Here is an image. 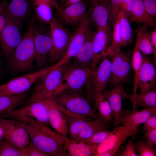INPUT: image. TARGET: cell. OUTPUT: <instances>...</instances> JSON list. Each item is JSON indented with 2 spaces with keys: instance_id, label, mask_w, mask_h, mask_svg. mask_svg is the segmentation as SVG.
I'll return each instance as SVG.
<instances>
[{
  "instance_id": "cell-1",
  "label": "cell",
  "mask_w": 156,
  "mask_h": 156,
  "mask_svg": "<svg viewBox=\"0 0 156 156\" xmlns=\"http://www.w3.org/2000/svg\"><path fill=\"white\" fill-rule=\"evenodd\" d=\"M20 122L31 142L47 156H68L64 146L67 137L53 130L48 125L37 120H29L25 122Z\"/></svg>"
},
{
  "instance_id": "cell-2",
  "label": "cell",
  "mask_w": 156,
  "mask_h": 156,
  "mask_svg": "<svg viewBox=\"0 0 156 156\" xmlns=\"http://www.w3.org/2000/svg\"><path fill=\"white\" fill-rule=\"evenodd\" d=\"M34 27V21L32 20L21 42L10 56V66L14 71L25 72L33 66L35 60L33 40Z\"/></svg>"
},
{
  "instance_id": "cell-3",
  "label": "cell",
  "mask_w": 156,
  "mask_h": 156,
  "mask_svg": "<svg viewBox=\"0 0 156 156\" xmlns=\"http://www.w3.org/2000/svg\"><path fill=\"white\" fill-rule=\"evenodd\" d=\"M139 127L126 122L115 128L107 138L97 145L94 156H113L129 137H135L139 132Z\"/></svg>"
},
{
  "instance_id": "cell-4",
  "label": "cell",
  "mask_w": 156,
  "mask_h": 156,
  "mask_svg": "<svg viewBox=\"0 0 156 156\" xmlns=\"http://www.w3.org/2000/svg\"><path fill=\"white\" fill-rule=\"evenodd\" d=\"M79 92L66 90L52 98L57 104L71 112L93 119L98 118L88 99Z\"/></svg>"
},
{
  "instance_id": "cell-5",
  "label": "cell",
  "mask_w": 156,
  "mask_h": 156,
  "mask_svg": "<svg viewBox=\"0 0 156 156\" xmlns=\"http://www.w3.org/2000/svg\"><path fill=\"white\" fill-rule=\"evenodd\" d=\"M68 65L53 70L39 81L30 97L29 103L52 98L60 84Z\"/></svg>"
},
{
  "instance_id": "cell-6",
  "label": "cell",
  "mask_w": 156,
  "mask_h": 156,
  "mask_svg": "<svg viewBox=\"0 0 156 156\" xmlns=\"http://www.w3.org/2000/svg\"><path fill=\"white\" fill-rule=\"evenodd\" d=\"M49 25L52 46L49 56L53 63L59 60L65 54L72 35L56 18H54Z\"/></svg>"
},
{
  "instance_id": "cell-7",
  "label": "cell",
  "mask_w": 156,
  "mask_h": 156,
  "mask_svg": "<svg viewBox=\"0 0 156 156\" xmlns=\"http://www.w3.org/2000/svg\"><path fill=\"white\" fill-rule=\"evenodd\" d=\"M92 74L90 67H82L76 64L68 66L53 97L66 90L80 91L89 80L92 79Z\"/></svg>"
},
{
  "instance_id": "cell-8",
  "label": "cell",
  "mask_w": 156,
  "mask_h": 156,
  "mask_svg": "<svg viewBox=\"0 0 156 156\" xmlns=\"http://www.w3.org/2000/svg\"><path fill=\"white\" fill-rule=\"evenodd\" d=\"M54 65L33 73L13 78L5 83L0 90V96L25 93L34 83L38 82L48 73L55 69Z\"/></svg>"
},
{
  "instance_id": "cell-9",
  "label": "cell",
  "mask_w": 156,
  "mask_h": 156,
  "mask_svg": "<svg viewBox=\"0 0 156 156\" xmlns=\"http://www.w3.org/2000/svg\"><path fill=\"white\" fill-rule=\"evenodd\" d=\"M0 117L25 122L33 120L49 125L47 108L42 101L34 102L19 109H15L0 115Z\"/></svg>"
},
{
  "instance_id": "cell-10",
  "label": "cell",
  "mask_w": 156,
  "mask_h": 156,
  "mask_svg": "<svg viewBox=\"0 0 156 156\" xmlns=\"http://www.w3.org/2000/svg\"><path fill=\"white\" fill-rule=\"evenodd\" d=\"M7 14V21L0 36V42L3 54L8 56L12 54L23 37L20 22Z\"/></svg>"
},
{
  "instance_id": "cell-11",
  "label": "cell",
  "mask_w": 156,
  "mask_h": 156,
  "mask_svg": "<svg viewBox=\"0 0 156 156\" xmlns=\"http://www.w3.org/2000/svg\"><path fill=\"white\" fill-rule=\"evenodd\" d=\"M131 54L121 50L112 56L111 73L109 83L113 87L124 83L131 70Z\"/></svg>"
},
{
  "instance_id": "cell-12",
  "label": "cell",
  "mask_w": 156,
  "mask_h": 156,
  "mask_svg": "<svg viewBox=\"0 0 156 156\" xmlns=\"http://www.w3.org/2000/svg\"><path fill=\"white\" fill-rule=\"evenodd\" d=\"M0 127L5 138L20 147H26L29 141V136L20 121L0 117Z\"/></svg>"
},
{
  "instance_id": "cell-13",
  "label": "cell",
  "mask_w": 156,
  "mask_h": 156,
  "mask_svg": "<svg viewBox=\"0 0 156 156\" xmlns=\"http://www.w3.org/2000/svg\"><path fill=\"white\" fill-rule=\"evenodd\" d=\"M90 21L88 14L78 25L72 35L67 50L64 56L57 62L60 67L68 64L70 60L75 57L83 44L90 29Z\"/></svg>"
},
{
  "instance_id": "cell-14",
  "label": "cell",
  "mask_w": 156,
  "mask_h": 156,
  "mask_svg": "<svg viewBox=\"0 0 156 156\" xmlns=\"http://www.w3.org/2000/svg\"><path fill=\"white\" fill-rule=\"evenodd\" d=\"M35 49V60L38 66L44 64L49 55L52 48V41L50 31L36 27L33 33Z\"/></svg>"
},
{
  "instance_id": "cell-15",
  "label": "cell",
  "mask_w": 156,
  "mask_h": 156,
  "mask_svg": "<svg viewBox=\"0 0 156 156\" xmlns=\"http://www.w3.org/2000/svg\"><path fill=\"white\" fill-rule=\"evenodd\" d=\"M112 39L111 25L106 27L97 28L93 42L94 57L91 65L92 72L95 70L107 51Z\"/></svg>"
},
{
  "instance_id": "cell-16",
  "label": "cell",
  "mask_w": 156,
  "mask_h": 156,
  "mask_svg": "<svg viewBox=\"0 0 156 156\" xmlns=\"http://www.w3.org/2000/svg\"><path fill=\"white\" fill-rule=\"evenodd\" d=\"M112 56L104 55L92 72V82L94 88V94L102 92L106 88L111 73Z\"/></svg>"
},
{
  "instance_id": "cell-17",
  "label": "cell",
  "mask_w": 156,
  "mask_h": 156,
  "mask_svg": "<svg viewBox=\"0 0 156 156\" xmlns=\"http://www.w3.org/2000/svg\"><path fill=\"white\" fill-rule=\"evenodd\" d=\"M103 93L111 106L115 125L118 126L122 112L123 101L125 99L129 100L131 94L125 91L122 84L117 85L111 89L104 90Z\"/></svg>"
},
{
  "instance_id": "cell-18",
  "label": "cell",
  "mask_w": 156,
  "mask_h": 156,
  "mask_svg": "<svg viewBox=\"0 0 156 156\" xmlns=\"http://www.w3.org/2000/svg\"><path fill=\"white\" fill-rule=\"evenodd\" d=\"M41 101L44 103L47 108L49 125L56 132L67 137L69 129L66 119L53 99L50 98Z\"/></svg>"
},
{
  "instance_id": "cell-19",
  "label": "cell",
  "mask_w": 156,
  "mask_h": 156,
  "mask_svg": "<svg viewBox=\"0 0 156 156\" xmlns=\"http://www.w3.org/2000/svg\"><path fill=\"white\" fill-rule=\"evenodd\" d=\"M109 0H89V10L88 14L90 22L98 27H107L111 25L108 16Z\"/></svg>"
},
{
  "instance_id": "cell-20",
  "label": "cell",
  "mask_w": 156,
  "mask_h": 156,
  "mask_svg": "<svg viewBox=\"0 0 156 156\" xmlns=\"http://www.w3.org/2000/svg\"><path fill=\"white\" fill-rule=\"evenodd\" d=\"M156 83L155 67L146 56L143 55L138 84L140 93L144 94L153 90L155 88Z\"/></svg>"
},
{
  "instance_id": "cell-21",
  "label": "cell",
  "mask_w": 156,
  "mask_h": 156,
  "mask_svg": "<svg viewBox=\"0 0 156 156\" xmlns=\"http://www.w3.org/2000/svg\"><path fill=\"white\" fill-rule=\"evenodd\" d=\"M87 14L86 4L81 1L62 8L58 14L63 23L74 25L79 24Z\"/></svg>"
},
{
  "instance_id": "cell-22",
  "label": "cell",
  "mask_w": 156,
  "mask_h": 156,
  "mask_svg": "<svg viewBox=\"0 0 156 156\" xmlns=\"http://www.w3.org/2000/svg\"><path fill=\"white\" fill-rule=\"evenodd\" d=\"M56 104L66 119L70 139L76 140L79 133L84 129L91 118L71 112Z\"/></svg>"
},
{
  "instance_id": "cell-23",
  "label": "cell",
  "mask_w": 156,
  "mask_h": 156,
  "mask_svg": "<svg viewBox=\"0 0 156 156\" xmlns=\"http://www.w3.org/2000/svg\"><path fill=\"white\" fill-rule=\"evenodd\" d=\"M95 33L90 29L83 44L75 57V64L77 65L91 68L94 57L93 42Z\"/></svg>"
},
{
  "instance_id": "cell-24",
  "label": "cell",
  "mask_w": 156,
  "mask_h": 156,
  "mask_svg": "<svg viewBox=\"0 0 156 156\" xmlns=\"http://www.w3.org/2000/svg\"><path fill=\"white\" fill-rule=\"evenodd\" d=\"M155 115H156V107L144 109L140 111L137 110L127 111L125 113H122L119 119L118 124L122 125L128 122L139 127Z\"/></svg>"
},
{
  "instance_id": "cell-25",
  "label": "cell",
  "mask_w": 156,
  "mask_h": 156,
  "mask_svg": "<svg viewBox=\"0 0 156 156\" xmlns=\"http://www.w3.org/2000/svg\"><path fill=\"white\" fill-rule=\"evenodd\" d=\"M97 146L82 142H77L67 138L64 144L68 156H94Z\"/></svg>"
},
{
  "instance_id": "cell-26",
  "label": "cell",
  "mask_w": 156,
  "mask_h": 156,
  "mask_svg": "<svg viewBox=\"0 0 156 156\" xmlns=\"http://www.w3.org/2000/svg\"><path fill=\"white\" fill-rule=\"evenodd\" d=\"M149 27L144 24L139 26L136 29L137 33L135 44L144 56L153 54L156 60V51L153 48L150 37V33L147 30Z\"/></svg>"
},
{
  "instance_id": "cell-27",
  "label": "cell",
  "mask_w": 156,
  "mask_h": 156,
  "mask_svg": "<svg viewBox=\"0 0 156 156\" xmlns=\"http://www.w3.org/2000/svg\"><path fill=\"white\" fill-rule=\"evenodd\" d=\"M130 23L135 22L138 25L143 23L149 27L155 25V20L146 11L142 0H135L130 18Z\"/></svg>"
},
{
  "instance_id": "cell-28",
  "label": "cell",
  "mask_w": 156,
  "mask_h": 156,
  "mask_svg": "<svg viewBox=\"0 0 156 156\" xmlns=\"http://www.w3.org/2000/svg\"><path fill=\"white\" fill-rule=\"evenodd\" d=\"M6 13L8 15L20 21L28 14L29 8L27 0H11L8 3L3 1Z\"/></svg>"
},
{
  "instance_id": "cell-29",
  "label": "cell",
  "mask_w": 156,
  "mask_h": 156,
  "mask_svg": "<svg viewBox=\"0 0 156 156\" xmlns=\"http://www.w3.org/2000/svg\"><path fill=\"white\" fill-rule=\"evenodd\" d=\"M117 16L119 19L122 47H126L133 42L134 31L129 19L122 10L119 9Z\"/></svg>"
},
{
  "instance_id": "cell-30",
  "label": "cell",
  "mask_w": 156,
  "mask_h": 156,
  "mask_svg": "<svg viewBox=\"0 0 156 156\" xmlns=\"http://www.w3.org/2000/svg\"><path fill=\"white\" fill-rule=\"evenodd\" d=\"M130 100L133 103V110H137L138 106L144 109L156 107V88L144 94L137 93Z\"/></svg>"
},
{
  "instance_id": "cell-31",
  "label": "cell",
  "mask_w": 156,
  "mask_h": 156,
  "mask_svg": "<svg viewBox=\"0 0 156 156\" xmlns=\"http://www.w3.org/2000/svg\"><path fill=\"white\" fill-rule=\"evenodd\" d=\"M108 123L99 117L91 118L75 141L77 142L88 138L98 132L105 130Z\"/></svg>"
},
{
  "instance_id": "cell-32",
  "label": "cell",
  "mask_w": 156,
  "mask_h": 156,
  "mask_svg": "<svg viewBox=\"0 0 156 156\" xmlns=\"http://www.w3.org/2000/svg\"><path fill=\"white\" fill-rule=\"evenodd\" d=\"M35 13L41 22L49 24L54 18L51 5L48 0H34Z\"/></svg>"
},
{
  "instance_id": "cell-33",
  "label": "cell",
  "mask_w": 156,
  "mask_h": 156,
  "mask_svg": "<svg viewBox=\"0 0 156 156\" xmlns=\"http://www.w3.org/2000/svg\"><path fill=\"white\" fill-rule=\"evenodd\" d=\"M94 97L99 112V117L107 123L111 122L113 118L112 109L103 92L95 94Z\"/></svg>"
},
{
  "instance_id": "cell-34",
  "label": "cell",
  "mask_w": 156,
  "mask_h": 156,
  "mask_svg": "<svg viewBox=\"0 0 156 156\" xmlns=\"http://www.w3.org/2000/svg\"><path fill=\"white\" fill-rule=\"evenodd\" d=\"M25 97V93L0 96V115L16 109L22 104Z\"/></svg>"
},
{
  "instance_id": "cell-35",
  "label": "cell",
  "mask_w": 156,
  "mask_h": 156,
  "mask_svg": "<svg viewBox=\"0 0 156 156\" xmlns=\"http://www.w3.org/2000/svg\"><path fill=\"white\" fill-rule=\"evenodd\" d=\"M143 59V55L135 44L131 60V66L134 72V76L133 92L131 94V98L134 96L137 93L139 74Z\"/></svg>"
},
{
  "instance_id": "cell-36",
  "label": "cell",
  "mask_w": 156,
  "mask_h": 156,
  "mask_svg": "<svg viewBox=\"0 0 156 156\" xmlns=\"http://www.w3.org/2000/svg\"><path fill=\"white\" fill-rule=\"evenodd\" d=\"M0 156H27V148L19 147L6 139H2L0 142Z\"/></svg>"
},
{
  "instance_id": "cell-37",
  "label": "cell",
  "mask_w": 156,
  "mask_h": 156,
  "mask_svg": "<svg viewBox=\"0 0 156 156\" xmlns=\"http://www.w3.org/2000/svg\"><path fill=\"white\" fill-rule=\"evenodd\" d=\"M121 47L122 40L120 30L119 19L117 16L114 23L111 43L104 55L112 56L120 50Z\"/></svg>"
},
{
  "instance_id": "cell-38",
  "label": "cell",
  "mask_w": 156,
  "mask_h": 156,
  "mask_svg": "<svg viewBox=\"0 0 156 156\" xmlns=\"http://www.w3.org/2000/svg\"><path fill=\"white\" fill-rule=\"evenodd\" d=\"M112 132V131L106 129L101 131L96 132L88 138L77 142H82L91 145H98L104 141Z\"/></svg>"
},
{
  "instance_id": "cell-39",
  "label": "cell",
  "mask_w": 156,
  "mask_h": 156,
  "mask_svg": "<svg viewBox=\"0 0 156 156\" xmlns=\"http://www.w3.org/2000/svg\"><path fill=\"white\" fill-rule=\"evenodd\" d=\"M135 149L139 156H155L156 151L153 146L146 142L139 141L135 144Z\"/></svg>"
},
{
  "instance_id": "cell-40",
  "label": "cell",
  "mask_w": 156,
  "mask_h": 156,
  "mask_svg": "<svg viewBox=\"0 0 156 156\" xmlns=\"http://www.w3.org/2000/svg\"><path fill=\"white\" fill-rule=\"evenodd\" d=\"M124 0H109L108 13L109 22L113 24L116 18L120 5Z\"/></svg>"
},
{
  "instance_id": "cell-41",
  "label": "cell",
  "mask_w": 156,
  "mask_h": 156,
  "mask_svg": "<svg viewBox=\"0 0 156 156\" xmlns=\"http://www.w3.org/2000/svg\"><path fill=\"white\" fill-rule=\"evenodd\" d=\"M135 137L132 139L126 144L125 149L120 153L119 156H137L134 141Z\"/></svg>"
},
{
  "instance_id": "cell-42",
  "label": "cell",
  "mask_w": 156,
  "mask_h": 156,
  "mask_svg": "<svg viewBox=\"0 0 156 156\" xmlns=\"http://www.w3.org/2000/svg\"><path fill=\"white\" fill-rule=\"evenodd\" d=\"M135 0H124L120 8L125 12L129 20L131 15Z\"/></svg>"
},
{
  "instance_id": "cell-43",
  "label": "cell",
  "mask_w": 156,
  "mask_h": 156,
  "mask_svg": "<svg viewBox=\"0 0 156 156\" xmlns=\"http://www.w3.org/2000/svg\"><path fill=\"white\" fill-rule=\"evenodd\" d=\"M28 156H47L43 151L31 142L26 146Z\"/></svg>"
},
{
  "instance_id": "cell-44",
  "label": "cell",
  "mask_w": 156,
  "mask_h": 156,
  "mask_svg": "<svg viewBox=\"0 0 156 156\" xmlns=\"http://www.w3.org/2000/svg\"><path fill=\"white\" fill-rule=\"evenodd\" d=\"M147 12L154 17L156 15V0H142Z\"/></svg>"
},
{
  "instance_id": "cell-45",
  "label": "cell",
  "mask_w": 156,
  "mask_h": 156,
  "mask_svg": "<svg viewBox=\"0 0 156 156\" xmlns=\"http://www.w3.org/2000/svg\"><path fill=\"white\" fill-rule=\"evenodd\" d=\"M143 134L146 138L147 143L152 146L156 145V129L145 131Z\"/></svg>"
},
{
  "instance_id": "cell-46",
  "label": "cell",
  "mask_w": 156,
  "mask_h": 156,
  "mask_svg": "<svg viewBox=\"0 0 156 156\" xmlns=\"http://www.w3.org/2000/svg\"><path fill=\"white\" fill-rule=\"evenodd\" d=\"M156 129V115L149 118L143 124L142 129L144 131Z\"/></svg>"
},
{
  "instance_id": "cell-47",
  "label": "cell",
  "mask_w": 156,
  "mask_h": 156,
  "mask_svg": "<svg viewBox=\"0 0 156 156\" xmlns=\"http://www.w3.org/2000/svg\"><path fill=\"white\" fill-rule=\"evenodd\" d=\"M7 16L3 6V1L0 3V36L6 24Z\"/></svg>"
},
{
  "instance_id": "cell-48",
  "label": "cell",
  "mask_w": 156,
  "mask_h": 156,
  "mask_svg": "<svg viewBox=\"0 0 156 156\" xmlns=\"http://www.w3.org/2000/svg\"><path fill=\"white\" fill-rule=\"evenodd\" d=\"M150 37L151 40L155 51H156V27L154 26L153 30L150 33Z\"/></svg>"
},
{
  "instance_id": "cell-49",
  "label": "cell",
  "mask_w": 156,
  "mask_h": 156,
  "mask_svg": "<svg viewBox=\"0 0 156 156\" xmlns=\"http://www.w3.org/2000/svg\"><path fill=\"white\" fill-rule=\"evenodd\" d=\"M51 6L56 9L58 14L60 12L62 8L58 4L56 0H48Z\"/></svg>"
},
{
  "instance_id": "cell-50",
  "label": "cell",
  "mask_w": 156,
  "mask_h": 156,
  "mask_svg": "<svg viewBox=\"0 0 156 156\" xmlns=\"http://www.w3.org/2000/svg\"><path fill=\"white\" fill-rule=\"evenodd\" d=\"M82 0H66L61 7L62 8H64L70 5L79 3Z\"/></svg>"
},
{
  "instance_id": "cell-51",
  "label": "cell",
  "mask_w": 156,
  "mask_h": 156,
  "mask_svg": "<svg viewBox=\"0 0 156 156\" xmlns=\"http://www.w3.org/2000/svg\"><path fill=\"white\" fill-rule=\"evenodd\" d=\"M3 136V133L2 128L0 127V140L2 139Z\"/></svg>"
},
{
  "instance_id": "cell-52",
  "label": "cell",
  "mask_w": 156,
  "mask_h": 156,
  "mask_svg": "<svg viewBox=\"0 0 156 156\" xmlns=\"http://www.w3.org/2000/svg\"><path fill=\"white\" fill-rule=\"evenodd\" d=\"M5 84L0 85V90H2L4 87Z\"/></svg>"
},
{
  "instance_id": "cell-53",
  "label": "cell",
  "mask_w": 156,
  "mask_h": 156,
  "mask_svg": "<svg viewBox=\"0 0 156 156\" xmlns=\"http://www.w3.org/2000/svg\"><path fill=\"white\" fill-rule=\"evenodd\" d=\"M2 139L0 140V142H1V140H2Z\"/></svg>"
},
{
  "instance_id": "cell-54",
  "label": "cell",
  "mask_w": 156,
  "mask_h": 156,
  "mask_svg": "<svg viewBox=\"0 0 156 156\" xmlns=\"http://www.w3.org/2000/svg\"><path fill=\"white\" fill-rule=\"evenodd\" d=\"M62 0H61V2H62Z\"/></svg>"
}]
</instances>
